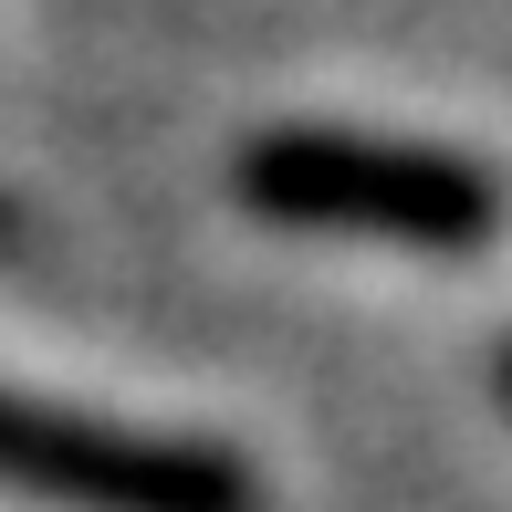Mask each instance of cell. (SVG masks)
I'll use <instances>...</instances> for the list:
<instances>
[{
	"label": "cell",
	"instance_id": "cell-3",
	"mask_svg": "<svg viewBox=\"0 0 512 512\" xmlns=\"http://www.w3.org/2000/svg\"><path fill=\"white\" fill-rule=\"evenodd\" d=\"M11 241H21V209H11V199H0V251H11Z\"/></svg>",
	"mask_w": 512,
	"mask_h": 512
},
{
	"label": "cell",
	"instance_id": "cell-1",
	"mask_svg": "<svg viewBox=\"0 0 512 512\" xmlns=\"http://www.w3.org/2000/svg\"><path fill=\"white\" fill-rule=\"evenodd\" d=\"M230 199L272 230L387 241V251H481L502 230V178L481 157L366 126H262L230 157Z\"/></svg>",
	"mask_w": 512,
	"mask_h": 512
},
{
	"label": "cell",
	"instance_id": "cell-2",
	"mask_svg": "<svg viewBox=\"0 0 512 512\" xmlns=\"http://www.w3.org/2000/svg\"><path fill=\"white\" fill-rule=\"evenodd\" d=\"M0 492L53 512H272L262 471L230 439L136 429L32 387H0Z\"/></svg>",
	"mask_w": 512,
	"mask_h": 512
},
{
	"label": "cell",
	"instance_id": "cell-4",
	"mask_svg": "<svg viewBox=\"0 0 512 512\" xmlns=\"http://www.w3.org/2000/svg\"><path fill=\"white\" fill-rule=\"evenodd\" d=\"M492 387H502V408H512V345H502V366H492Z\"/></svg>",
	"mask_w": 512,
	"mask_h": 512
}]
</instances>
